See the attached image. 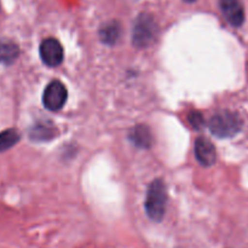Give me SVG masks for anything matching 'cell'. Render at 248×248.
<instances>
[{
	"label": "cell",
	"instance_id": "6da1fadb",
	"mask_svg": "<svg viewBox=\"0 0 248 248\" xmlns=\"http://www.w3.org/2000/svg\"><path fill=\"white\" fill-rule=\"evenodd\" d=\"M167 191L161 179L153 181L145 199V211L148 217L154 222H161L166 212Z\"/></svg>",
	"mask_w": 248,
	"mask_h": 248
},
{
	"label": "cell",
	"instance_id": "7a4b0ae2",
	"mask_svg": "<svg viewBox=\"0 0 248 248\" xmlns=\"http://www.w3.org/2000/svg\"><path fill=\"white\" fill-rule=\"evenodd\" d=\"M208 127L216 137L230 138L240 132L242 127V121L237 114L229 110H222L211 118Z\"/></svg>",
	"mask_w": 248,
	"mask_h": 248
},
{
	"label": "cell",
	"instance_id": "3957f363",
	"mask_svg": "<svg viewBox=\"0 0 248 248\" xmlns=\"http://www.w3.org/2000/svg\"><path fill=\"white\" fill-rule=\"evenodd\" d=\"M157 35V24L154 17L142 14L137 17L133 24L132 43L137 47H148Z\"/></svg>",
	"mask_w": 248,
	"mask_h": 248
},
{
	"label": "cell",
	"instance_id": "277c9868",
	"mask_svg": "<svg viewBox=\"0 0 248 248\" xmlns=\"http://www.w3.org/2000/svg\"><path fill=\"white\" fill-rule=\"evenodd\" d=\"M68 98V92L64 85L58 80H53L46 86L43 94V103L46 109L57 111L63 108Z\"/></svg>",
	"mask_w": 248,
	"mask_h": 248
},
{
	"label": "cell",
	"instance_id": "5b68a950",
	"mask_svg": "<svg viewBox=\"0 0 248 248\" xmlns=\"http://www.w3.org/2000/svg\"><path fill=\"white\" fill-rule=\"evenodd\" d=\"M40 52L41 61L45 63L47 67H57L63 62V47L60 41L53 38L45 39L40 44Z\"/></svg>",
	"mask_w": 248,
	"mask_h": 248
},
{
	"label": "cell",
	"instance_id": "8992f818",
	"mask_svg": "<svg viewBox=\"0 0 248 248\" xmlns=\"http://www.w3.org/2000/svg\"><path fill=\"white\" fill-rule=\"evenodd\" d=\"M219 6L225 19L234 27H241L245 22V10L240 0H219Z\"/></svg>",
	"mask_w": 248,
	"mask_h": 248
},
{
	"label": "cell",
	"instance_id": "52a82bcc",
	"mask_svg": "<svg viewBox=\"0 0 248 248\" xmlns=\"http://www.w3.org/2000/svg\"><path fill=\"white\" fill-rule=\"evenodd\" d=\"M195 156L201 166L210 167L217 160V152L215 145L206 137H200L195 142Z\"/></svg>",
	"mask_w": 248,
	"mask_h": 248
},
{
	"label": "cell",
	"instance_id": "ba28073f",
	"mask_svg": "<svg viewBox=\"0 0 248 248\" xmlns=\"http://www.w3.org/2000/svg\"><path fill=\"white\" fill-rule=\"evenodd\" d=\"M130 140L136 147L148 149L153 144V135L149 127L145 125H137L130 132Z\"/></svg>",
	"mask_w": 248,
	"mask_h": 248
},
{
	"label": "cell",
	"instance_id": "9c48e42d",
	"mask_svg": "<svg viewBox=\"0 0 248 248\" xmlns=\"http://www.w3.org/2000/svg\"><path fill=\"white\" fill-rule=\"evenodd\" d=\"M19 55V48L14 41L1 40L0 41V63L2 64H11L17 60Z\"/></svg>",
	"mask_w": 248,
	"mask_h": 248
},
{
	"label": "cell",
	"instance_id": "30bf717a",
	"mask_svg": "<svg viewBox=\"0 0 248 248\" xmlns=\"http://www.w3.org/2000/svg\"><path fill=\"white\" fill-rule=\"evenodd\" d=\"M120 24L116 21H111L102 27L101 31H99V36H101V40L104 44L113 45V44H115L118 41L119 36H120Z\"/></svg>",
	"mask_w": 248,
	"mask_h": 248
},
{
	"label": "cell",
	"instance_id": "8fae6325",
	"mask_svg": "<svg viewBox=\"0 0 248 248\" xmlns=\"http://www.w3.org/2000/svg\"><path fill=\"white\" fill-rule=\"evenodd\" d=\"M57 135V130L50 124H39L31 130V137L35 140H50Z\"/></svg>",
	"mask_w": 248,
	"mask_h": 248
},
{
	"label": "cell",
	"instance_id": "7c38bea8",
	"mask_svg": "<svg viewBox=\"0 0 248 248\" xmlns=\"http://www.w3.org/2000/svg\"><path fill=\"white\" fill-rule=\"evenodd\" d=\"M19 140V133L16 130H6L0 133V152L9 149Z\"/></svg>",
	"mask_w": 248,
	"mask_h": 248
},
{
	"label": "cell",
	"instance_id": "4fadbf2b",
	"mask_svg": "<svg viewBox=\"0 0 248 248\" xmlns=\"http://www.w3.org/2000/svg\"><path fill=\"white\" fill-rule=\"evenodd\" d=\"M188 119L190 125L194 128H196V130H199V128H201L203 126V118L199 111H191L188 115Z\"/></svg>",
	"mask_w": 248,
	"mask_h": 248
},
{
	"label": "cell",
	"instance_id": "5bb4252c",
	"mask_svg": "<svg viewBox=\"0 0 248 248\" xmlns=\"http://www.w3.org/2000/svg\"><path fill=\"white\" fill-rule=\"evenodd\" d=\"M184 1H186V2H193V1H195V0H184Z\"/></svg>",
	"mask_w": 248,
	"mask_h": 248
}]
</instances>
